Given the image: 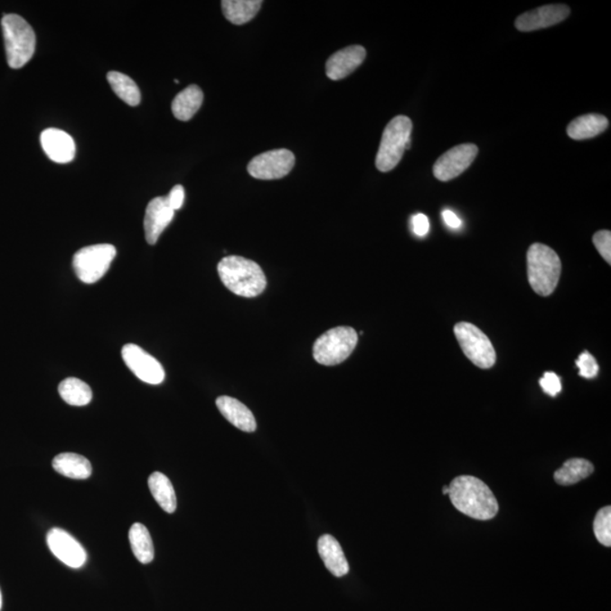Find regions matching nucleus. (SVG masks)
I'll use <instances>...</instances> for the list:
<instances>
[{
	"label": "nucleus",
	"instance_id": "1",
	"mask_svg": "<svg viewBox=\"0 0 611 611\" xmlns=\"http://www.w3.org/2000/svg\"><path fill=\"white\" fill-rule=\"evenodd\" d=\"M448 488L453 506L469 518L491 520L500 510L491 488L478 478L461 475L454 479Z\"/></svg>",
	"mask_w": 611,
	"mask_h": 611
},
{
	"label": "nucleus",
	"instance_id": "2",
	"mask_svg": "<svg viewBox=\"0 0 611 611\" xmlns=\"http://www.w3.org/2000/svg\"><path fill=\"white\" fill-rule=\"evenodd\" d=\"M220 278L233 294L245 298L258 296L267 287V277L258 263L241 256H228L218 265Z\"/></svg>",
	"mask_w": 611,
	"mask_h": 611
},
{
	"label": "nucleus",
	"instance_id": "3",
	"mask_svg": "<svg viewBox=\"0 0 611 611\" xmlns=\"http://www.w3.org/2000/svg\"><path fill=\"white\" fill-rule=\"evenodd\" d=\"M528 277L532 290L548 296L555 291L561 274L559 256L550 247L533 244L528 250Z\"/></svg>",
	"mask_w": 611,
	"mask_h": 611
},
{
	"label": "nucleus",
	"instance_id": "4",
	"mask_svg": "<svg viewBox=\"0 0 611 611\" xmlns=\"http://www.w3.org/2000/svg\"><path fill=\"white\" fill-rule=\"evenodd\" d=\"M7 62L11 69L19 70L28 64L35 52V33L24 17L7 14L2 20Z\"/></svg>",
	"mask_w": 611,
	"mask_h": 611
},
{
	"label": "nucleus",
	"instance_id": "5",
	"mask_svg": "<svg viewBox=\"0 0 611 611\" xmlns=\"http://www.w3.org/2000/svg\"><path fill=\"white\" fill-rule=\"evenodd\" d=\"M412 121L407 116H398L390 121L381 136L376 156V168L389 173L401 161L404 151L411 146Z\"/></svg>",
	"mask_w": 611,
	"mask_h": 611
},
{
	"label": "nucleus",
	"instance_id": "6",
	"mask_svg": "<svg viewBox=\"0 0 611 611\" xmlns=\"http://www.w3.org/2000/svg\"><path fill=\"white\" fill-rule=\"evenodd\" d=\"M357 343L358 334L352 327H335V329L325 332L315 341L313 356L321 365H339L352 356Z\"/></svg>",
	"mask_w": 611,
	"mask_h": 611
},
{
	"label": "nucleus",
	"instance_id": "7",
	"mask_svg": "<svg viewBox=\"0 0 611 611\" xmlns=\"http://www.w3.org/2000/svg\"><path fill=\"white\" fill-rule=\"evenodd\" d=\"M454 334L465 356L475 366L482 370H489L495 365V348L479 327L468 322H460L454 327Z\"/></svg>",
	"mask_w": 611,
	"mask_h": 611
},
{
	"label": "nucleus",
	"instance_id": "8",
	"mask_svg": "<svg viewBox=\"0 0 611 611\" xmlns=\"http://www.w3.org/2000/svg\"><path fill=\"white\" fill-rule=\"evenodd\" d=\"M115 246L99 244L84 247L74 255L73 267L80 281L92 285L105 276L116 258Z\"/></svg>",
	"mask_w": 611,
	"mask_h": 611
},
{
	"label": "nucleus",
	"instance_id": "9",
	"mask_svg": "<svg viewBox=\"0 0 611 611\" xmlns=\"http://www.w3.org/2000/svg\"><path fill=\"white\" fill-rule=\"evenodd\" d=\"M295 163L294 153L286 148H278L255 156L247 170L251 177L260 181H274L286 177L294 168Z\"/></svg>",
	"mask_w": 611,
	"mask_h": 611
},
{
	"label": "nucleus",
	"instance_id": "10",
	"mask_svg": "<svg viewBox=\"0 0 611 611\" xmlns=\"http://www.w3.org/2000/svg\"><path fill=\"white\" fill-rule=\"evenodd\" d=\"M478 155L475 144H461L444 153L434 164V176L440 182H448L465 173Z\"/></svg>",
	"mask_w": 611,
	"mask_h": 611
},
{
	"label": "nucleus",
	"instance_id": "11",
	"mask_svg": "<svg viewBox=\"0 0 611 611\" xmlns=\"http://www.w3.org/2000/svg\"><path fill=\"white\" fill-rule=\"evenodd\" d=\"M121 356L129 371L144 383L159 385L164 381L165 372L163 365L138 345L126 344L121 350Z\"/></svg>",
	"mask_w": 611,
	"mask_h": 611
},
{
	"label": "nucleus",
	"instance_id": "12",
	"mask_svg": "<svg viewBox=\"0 0 611 611\" xmlns=\"http://www.w3.org/2000/svg\"><path fill=\"white\" fill-rule=\"evenodd\" d=\"M47 543L52 554L71 569H80L87 561V551L65 530L52 529L48 532Z\"/></svg>",
	"mask_w": 611,
	"mask_h": 611
},
{
	"label": "nucleus",
	"instance_id": "13",
	"mask_svg": "<svg viewBox=\"0 0 611 611\" xmlns=\"http://www.w3.org/2000/svg\"><path fill=\"white\" fill-rule=\"evenodd\" d=\"M569 13V7L560 5V4L539 7L520 15L515 21V28L521 33H531V31L550 28L568 19Z\"/></svg>",
	"mask_w": 611,
	"mask_h": 611
},
{
	"label": "nucleus",
	"instance_id": "14",
	"mask_svg": "<svg viewBox=\"0 0 611 611\" xmlns=\"http://www.w3.org/2000/svg\"><path fill=\"white\" fill-rule=\"evenodd\" d=\"M174 217V211L170 208L165 197H155L147 204L144 230L147 244L155 245L161 235Z\"/></svg>",
	"mask_w": 611,
	"mask_h": 611
},
{
	"label": "nucleus",
	"instance_id": "15",
	"mask_svg": "<svg viewBox=\"0 0 611 611\" xmlns=\"http://www.w3.org/2000/svg\"><path fill=\"white\" fill-rule=\"evenodd\" d=\"M42 146L48 158L57 164H69L74 159L76 146L73 137L64 130L48 128L43 130Z\"/></svg>",
	"mask_w": 611,
	"mask_h": 611
},
{
	"label": "nucleus",
	"instance_id": "16",
	"mask_svg": "<svg viewBox=\"0 0 611 611\" xmlns=\"http://www.w3.org/2000/svg\"><path fill=\"white\" fill-rule=\"evenodd\" d=\"M366 49L350 46L335 52L326 62V75L332 80H340L353 73L365 61Z\"/></svg>",
	"mask_w": 611,
	"mask_h": 611
},
{
	"label": "nucleus",
	"instance_id": "17",
	"mask_svg": "<svg viewBox=\"0 0 611 611\" xmlns=\"http://www.w3.org/2000/svg\"><path fill=\"white\" fill-rule=\"evenodd\" d=\"M217 407L221 415L238 429L246 431V433H254L256 430L253 413L237 399L220 397L217 400Z\"/></svg>",
	"mask_w": 611,
	"mask_h": 611
},
{
	"label": "nucleus",
	"instance_id": "18",
	"mask_svg": "<svg viewBox=\"0 0 611 611\" xmlns=\"http://www.w3.org/2000/svg\"><path fill=\"white\" fill-rule=\"evenodd\" d=\"M318 552L324 561L327 569L336 578H343L349 573V564L343 548L334 537L324 534L318 540Z\"/></svg>",
	"mask_w": 611,
	"mask_h": 611
},
{
	"label": "nucleus",
	"instance_id": "19",
	"mask_svg": "<svg viewBox=\"0 0 611 611\" xmlns=\"http://www.w3.org/2000/svg\"><path fill=\"white\" fill-rule=\"evenodd\" d=\"M56 473L70 479H88L92 475V465L87 457L75 453H61L53 458Z\"/></svg>",
	"mask_w": 611,
	"mask_h": 611
},
{
	"label": "nucleus",
	"instance_id": "20",
	"mask_svg": "<svg viewBox=\"0 0 611 611\" xmlns=\"http://www.w3.org/2000/svg\"><path fill=\"white\" fill-rule=\"evenodd\" d=\"M608 126L609 121L605 116L588 114L578 117L568 126V135L575 141H582L604 133Z\"/></svg>",
	"mask_w": 611,
	"mask_h": 611
},
{
	"label": "nucleus",
	"instance_id": "21",
	"mask_svg": "<svg viewBox=\"0 0 611 611\" xmlns=\"http://www.w3.org/2000/svg\"><path fill=\"white\" fill-rule=\"evenodd\" d=\"M203 99V91L197 85H190L174 99L172 105L174 116L181 121L191 120L200 110Z\"/></svg>",
	"mask_w": 611,
	"mask_h": 611
},
{
	"label": "nucleus",
	"instance_id": "22",
	"mask_svg": "<svg viewBox=\"0 0 611 611\" xmlns=\"http://www.w3.org/2000/svg\"><path fill=\"white\" fill-rule=\"evenodd\" d=\"M148 488H150L153 497L161 509L169 514H173L176 511V493H174L173 484L167 475L161 473L152 474L148 478Z\"/></svg>",
	"mask_w": 611,
	"mask_h": 611
},
{
	"label": "nucleus",
	"instance_id": "23",
	"mask_svg": "<svg viewBox=\"0 0 611 611\" xmlns=\"http://www.w3.org/2000/svg\"><path fill=\"white\" fill-rule=\"evenodd\" d=\"M263 2L259 0H223L224 17L236 25L247 24L258 14Z\"/></svg>",
	"mask_w": 611,
	"mask_h": 611
},
{
	"label": "nucleus",
	"instance_id": "24",
	"mask_svg": "<svg viewBox=\"0 0 611 611\" xmlns=\"http://www.w3.org/2000/svg\"><path fill=\"white\" fill-rule=\"evenodd\" d=\"M595 466L584 458H570L560 469L556 471L555 480L561 486H570L590 477Z\"/></svg>",
	"mask_w": 611,
	"mask_h": 611
},
{
	"label": "nucleus",
	"instance_id": "25",
	"mask_svg": "<svg viewBox=\"0 0 611 611\" xmlns=\"http://www.w3.org/2000/svg\"><path fill=\"white\" fill-rule=\"evenodd\" d=\"M129 542L139 563L148 564L155 559V547L146 525L135 523L129 530Z\"/></svg>",
	"mask_w": 611,
	"mask_h": 611
},
{
	"label": "nucleus",
	"instance_id": "26",
	"mask_svg": "<svg viewBox=\"0 0 611 611\" xmlns=\"http://www.w3.org/2000/svg\"><path fill=\"white\" fill-rule=\"evenodd\" d=\"M58 392L66 403L74 407L87 406L93 397L91 388L75 377H69L62 381L58 386Z\"/></svg>",
	"mask_w": 611,
	"mask_h": 611
},
{
	"label": "nucleus",
	"instance_id": "27",
	"mask_svg": "<svg viewBox=\"0 0 611 611\" xmlns=\"http://www.w3.org/2000/svg\"><path fill=\"white\" fill-rule=\"evenodd\" d=\"M108 82H109L112 91H114L118 98L128 106H137L141 102V92L137 84L134 82L129 76L119 71H109L107 75Z\"/></svg>",
	"mask_w": 611,
	"mask_h": 611
},
{
	"label": "nucleus",
	"instance_id": "28",
	"mask_svg": "<svg viewBox=\"0 0 611 611\" xmlns=\"http://www.w3.org/2000/svg\"><path fill=\"white\" fill-rule=\"evenodd\" d=\"M597 540L606 547L611 546V507L606 506L597 512L593 522Z\"/></svg>",
	"mask_w": 611,
	"mask_h": 611
},
{
	"label": "nucleus",
	"instance_id": "29",
	"mask_svg": "<svg viewBox=\"0 0 611 611\" xmlns=\"http://www.w3.org/2000/svg\"><path fill=\"white\" fill-rule=\"evenodd\" d=\"M577 366L579 370V375L584 379H595L599 372V365L590 352H584L578 358Z\"/></svg>",
	"mask_w": 611,
	"mask_h": 611
},
{
	"label": "nucleus",
	"instance_id": "30",
	"mask_svg": "<svg viewBox=\"0 0 611 611\" xmlns=\"http://www.w3.org/2000/svg\"><path fill=\"white\" fill-rule=\"evenodd\" d=\"M593 244L606 262L611 264V232L609 230L596 232L593 236Z\"/></svg>",
	"mask_w": 611,
	"mask_h": 611
},
{
	"label": "nucleus",
	"instance_id": "31",
	"mask_svg": "<svg viewBox=\"0 0 611 611\" xmlns=\"http://www.w3.org/2000/svg\"><path fill=\"white\" fill-rule=\"evenodd\" d=\"M540 386L543 392L550 395V397H556L561 392L560 380L555 372H546L540 380Z\"/></svg>",
	"mask_w": 611,
	"mask_h": 611
},
{
	"label": "nucleus",
	"instance_id": "32",
	"mask_svg": "<svg viewBox=\"0 0 611 611\" xmlns=\"http://www.w3.org/2000/svg\"><path fill=\"white\" fill-rule=\"evenodd\" d=\"M165 199L170 208L176 212L177 210L182 209L183 201H185V190L182 185H176L170 191L169 195L165 196Z\"/></svg>",
	"mask_w": 611,
	"mask_h": 611
},
{
	"label": "nucleus",
	"instance_id": "33",
	"mask_svg": "<svg viewBox=\"0 0 611 611\" xmlns=\"http://www.w3.org/2000/svg\"><path fill=\"white\" fill-rule=\"evenodd\" d=\"M411 226L418 237H425L429 231V220L425 214L418 213L413 215Z\"/></svg>",
	"mask_w": 611,
	"mask_h": 611
},
{
	"label": "nucleus",
	"instance_id": "34",
	"mask_svg": "<svg viewBox=\"0 0 611 611\" xmlns=\"http://www.w3.org/2000/svg\"><path fill=\"white\" fill-rule=\"evenodd\" d=\"M443 219L449 228L458 229L462 226L460 218H458L456 213L452 212V211L445 210L443 212Z\"/></svg>",
	"mask_w": 611,
	"mask_h": 611
},
{
	"label": "nucleus",
	"instance_id": "35",
	"mask_svg": "<svg viewBox=\"0 0 611 611\" xmlns=\"http://www.w3.org/2000/svg\"><path fill=\"white\" fill-rule=\"evenodd\" d=\"M448 493H449V488H448V486L444 487V488H443V494H445V495H448Z\"/></svg>",
	"mask_w": 611,
	"mask_h": 611
},
{
	"label": "nucleus",
	"instance_id": "36",
	"mask_svg": "<svg viewBox=\"0 0 611 611\" xmlns=\"http://www.w3.org/2000/svg\"><path fill=\"white\" fill-rule=\"evenodd\" d=\"M2 606H3V597H2V592H0V610H2Z\"/></svg>",
	"mask_w": 611,
	"mask_h": 611
}]
</instances>
